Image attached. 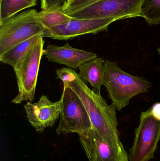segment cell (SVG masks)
<instances>
[{
	"label": "cell",
	"instance_id": "obj_17",
	"mask_svg": "<svg viewBox=\"0 0 160 161\" xmlns=\"http://www.w3.org/2000/svg\"><path fill=\"white\" fill-rule=\"evenodd\" d=\"M97 0H70L62 8V10L66 14L74 12L80 9Z\"/></svg>",
	"mask_w": 160,
	"mask_h": 161
},
{
	"label": "cell",
	"instance_id": "obj_18",
	"mask_svg": "<svg viewBox=\"0 0 160 161\" xmlns=\"http://www.w3.org/2000/svg\"><path fill=\"white\" fill-rule=\"evenodd\" d=\"M68 2V0H41L42 10L62 9Z\"/></svg>",
	"mask_w": 160,
	"mask_h": 161
},
{
	"label": "cell",
	"instance_id": "obj_21",
	"mask_svg": "<svg viewBox=\"0 0 160 161\" xmlns=\"http://www.w3.org/2000/svg\"><path fill=\"white\" fill-rule=\"evenodd\" d=\"M70 1V0H68V2H69V1Z\"/></svg>",
	"mask_w": 160,
	"mask_h": 161
},
{
	"label": "cell",
	"instance_id": "obj_3",
	"mask_svg": "<svg viewBox=\"0 0 160 161\" xmlns=\"http://www.w3.org/2000/svg\"><path fill=\"white\" fill-rule=\"evenodd\" d=\"M37 13L35 9L26 10L0 24V55L34 36L43 35L46 28Z\"/></svg>",
	"mask_w": 160,
	"mask_h": 161
},
{
	"label": "cell",
	"instance_id": "obj_10",
	"mask_svg": "<svg viewBox=\"0 0 160 161\" xmlns=\"http://www.w3.org/2000/svg\"><path fill=\"white\" fill-rule=\"evenodd\" d=\"M61 98L55 102L50 101L46 95H42L38 102L28 101L24 105L27 120L38 132H42L54 125L62 111Z\"/></svg>",
	"mask_w": 160,
	"mask_h": 161
},
{
	"label": "cell",
	"instance_id": "obj_13",
	"mask_svg": "<svg viewBox=\"0 0 160 161\" xmlns=\"http://www.w3.org/2000/svg\"><path fill=\"white\" fill-rule=\"evenodd\" d=\"M41 35L34 36L0 55L1 63L12 66L14 70L18 69Z\"/></svg>",
	"mask_w": 160,
	"mask_h": 161
},
{
	"label": "cell",
	"instance_id": "obj_12",
	"mask_svg": "<svg viewBox=\"0 0 160 161\" xmlns=\"http://www.w3.org/2000/svg\"><path fill=\"white\" fill-rule=\"evenodd\" d=\"M105 61L101 57L94 58L82 63L79 67L78 75L85 82H89L93 90L101 93V88L104 84Z\"/></svg>",
	"mask_w": 160,
	"mask_h": 161
},
{
	"label": "cell",
	"instance_id": "obj_5",
	"mask_svg": "<svg viewBox=\"0 0 160 161\" xmlns=\"http://www.w3.org/2000/svg\"><path fill=\"white\" fill-rule=\"evenodd\" d=\"M143 0H97L90 4L67 14L80 19L114 18L116 20L141 17Z\"/></svg>",
	"mask_w": 160,
	"mask_h": 161
},
{
	"label": "cell",
	"instance_id": "obj_15",
	"mask_svg": "<svg viewBox=\"0 0 160 161\" xmlns=\"http://www.w3.org/2000/svg\"><path fill=\"white\" fill-rule=\"evenodd\" d=\"M37 17L46 29L66 23L72 19L62 9L42 10L38 12Z\"/></svg>",
	"mask_w": 160,
	"mask_h": 161
},
{
	"label": "cell",
	"instance_id": "obj_9",
	"mask_svg": "<svg viewBox=\"0 0 160 161\" xmlns=\"http://www.w3.org/2000/svg\"><path fill=\"white\" fill-rule=\"evenodd\" d=\"M116 20L114 18L80 19L72 18L66 23L45 29L42 36L53 39L68 40L87 34L107 31L110 25Z\"/></svg>",
	"mask_w": 160,
	"mask_h": 161
},
{
	"label": "cell",
	"instance_id": "obj_16",
	"mask_svg": "<svg viewBox=\"0 0 160 161\" xmlns=\"http://www.w3.org/2000/svg\"><path fill=\"white\" fill-rule=\"evenodd\" d=\"M140 15L150 25H160V0H143Z\"/></svg>",
	"mask_w": 160,
	"mask_h": 161
},
{
	"label": "cell",
	"instance_id": "obj_8",
	"mask_svg": "<svg viewBox=\"0 0 160 161\" xmlns=\"http://www.w3.org/2000/svg\"><path fill=\"white\" fill-rule=\"evenodd\" d=\"M79 136L89 161H129L122 142L109 143L93 128Z\"/></svg>",
	"mask_w": 160,
	"mask_h": 161
},
{
	"label": "cell",
	"instance_id": "obj_4",
	"mask_svg": "<svg viewBox=\"0 0 160 161\" xmlns=\"http://www.w3.org/2000/svg\"><path fill=\"white\" fill-rule=\"evenodd\" d=\"M61 99L62 111L56 130L58 135L76 133L80 135L92 128L87 110L78 95L68 86H64Z\"/></svg>",
	"mask_w": 160,
	"mask_h": 161
},
{
	"label": "cell",
	"instance_id": "obj_2",
	"mask_svg": "<svg viewBox=\"0 0 160 161\" xmlns=\"http://www.w3.org/2000/svg\"><path fill=\"white\" fill-rule=\"evenodd\" d=\"M104 84L108 96L121 111L127 106L133 97L148 92L152 84L144 77L131 75L118 67L116 61L105 60Z\"/></svg>",
	"mask_w": 160,
	"mask_h": 161
},
{
	"label": "cell",
	"instance_id": "obj_19",
	"mask_svg": "<svg viewBox=\"0 0 160 161\" xmlns=\"http://www.w3.org/2000/svg\"><path fill=\"white\" fill-rule=\"evenodd\" d=\"M152 114L155 118L160 120V103H155L151 108Z\"/></svg>",
	"mask_w": 160,
	"mask_h": 161
},
{
	"label": "cell",
	"instance_id": "obj_1",
	"mask_svg": "<svg viewBox=\"0 0 160 161\" xmlns=\"http://www.w3.org/2000/svg\"><path fill=\"white\" fill-rule=\"evenodd\" d=\"M64 85L70 87L80 98L87 110L93 129L109 143H121L117 130L116 108L113 104L108 105L101 93L90 89L75 70Z\"/></svg>",
	"mask_w": 160,
	"mask_h": 161
},
{
	"label": "cell",
	"instance_id": "obj_6",
	"mask_svg": "<svg viewBox=\"0 0 160 161\" xmlns=\"http://www.w3.org/2000/svg\"><path fill=\"white\" fill-rule=\"evenodd\" d=\"M43 38V36L41 35L19 67L14 70L18 93L12 100V103L18 104L23 101L32 102L34 99L39 66L44 51Z\"/></svg>",
	"mask_w": 160,
	"mask_h": 161
},
{
	"label": "cell",
	"instance_id": "obj_14",
	"mask_svg": "<svg viewBox=\"0 0 160 161\" xmlns=\"http://www.w3.org/2000/svg\"><path fill=\"white\" fill-rule=\"evenodd\" d=\"M37 0H1L0 24L22 10L35 6Z\"/></svg>",
	"mask_w": 160,
	"mask_h": 161
},
{
	"label": "cell",
	"instance_id": "obj_7",
	"mask_svg": "<svg viewBox=\"0 0 160 161\" xmlns=\"http://www.w3.org/2000/svg\"><path fill=\"white\" fill-rule=\"evenodd\" d=\"M135 139L128 155L130 161H148L153 158L160 140V120L154 117L151 108L141 114L135 129Z\"/></svg>",
	"mask_w": 160,
	"mask_h": 161
},
{
	"label": "cell",
	"instance_id": "obj_20",
	"mask_svg": "<svg viewBox=\"0 0 160 161\" xmlns=\"http://www.w3.org/2000/svg\"><path fill=\"white\" fill-rule=\"evenodd\" d=\"M157 51L158 52L159 54L160 55V47H159L157 49Z\"/></svg>",
	"mask_w": 160,
	"mask_h": 161
},
{
	"label": "cell",
	"instance_id": "obj_11",
	"mask_svg": "<svg viewBox=\"0 0 160 161\" xmlns=\"http://www.w3.org/2000/svg\"><path fill=\"white\" fill-rule=\"evenodd\" d=\"M43 55L50 62L64 65L72 69H79L85 61L97 57L96 54L71 47L68 42L62 46L49 44Z\"/></svg>",
	"mask_w": 160,
	"mask_h": 161
}]
</instances>
